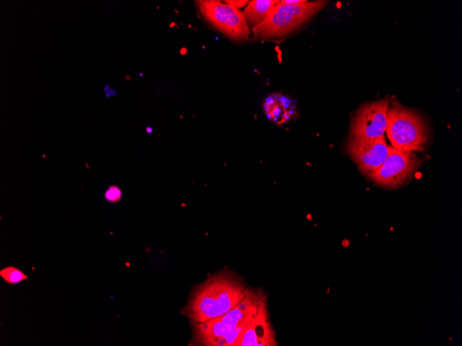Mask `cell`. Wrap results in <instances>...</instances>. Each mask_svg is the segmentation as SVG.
<instances>
[{"label": "cell", "mask_w": 462, "mask_h": 346, "mask_svg": "<svg viewBox=\"0 0 462 346\" xmlns=\"http://www.w3.org/2000/svg\"><path fill=\"white\" fill-rule=\"evenodd\" d=\"M225 2L239 9V8H241L246 4H248L249 1H225Z\"/></svg>", "instance_id": "cell-14"}, {"label": "cell", "mask_w": 462, "mask_h": 346, "mask_svg": "<svg viewBox=\"0 0 462 346\" xmlns=\"http://www.w3.org/2000/svg\"><path fill=\"white\" fill-rule=\"evenodd\" d=\"M248 289L240 276L223 269L194 289L181 312L191 323L207 321L233 309L244 298Z\"/></svg>", "instance_id": "cell-1"}, {"label": "cell", "mask_w": 462, "mask_h": 346, "mask_svg": "<svg viewBox=\"0 0 462 346\" xmlns=\"http://www.w3.org/2000/svg\"><path fill=\"white\" fill-rule=\"evenodd\" d=\"M346 151L360 171L369 177L385 161L389 146L384 135L375 140L349 137L346 144Z\"/></svg>", "instance_id": "cell-8"}, {"label": "cell", "mask_w": 462, "mask_h": 346, "mask_svg": "<svg viewBox=\"0 0 462 346\" xmlns=\"http://www.w3.org/2000/svg\"><path fill=\"white\" fill-rule=\"evenodd\" d=\"M263 107L268 118L276 124L287 123L293 120L297 113L292 99L280 93L269 95Z\"/></svg>", "instance_id": "cell-10"}, {"label": "cell", "mask_w": 462, "mask_h": 346, "mask_svg": "<svg viewBox=\"0 0 462 346\" xmlns=\"http://www.w3.org/2000/svg\"><path fill=\"white\" fill-rule=\"evenodd\" d=\"M307 1V0H281V3L286 4H298Z\"/></svg>", "instance_id": "cell-15"}, {"label": "cell", "mask_w": 462, "mask_h": 346, "mask_svg": "<svg viewBox=\"0 0 462 346\" xmlns=\"http://www.w3.org/2000/svg\"><path fill=\"white\" fill-rule=\"evenodd\" d=\"M386 132L392 147L402 152L423 151L429 137L421 115L398 100H391L389 104Z\"/></svg>", "instance_id": "cell-4"}, {"label": "cell", "mask_w": 462, "mask_h": 346, "mask_svg": "<svg viewBox=\"0 0 462 346\" xmlns=\"http://www.w3.org/2000/svg\"><path fill=\"white\" fill-rule=\"evenodd\" d=\"M0 276L10 285H17L28 279L21 270L14 266H8L0 270Z\"/></svg>", "instance_id": "cell-12"}, {"label": "cell", "mask_w": 462, "mask_h": 346, "mask_svg": "<svg viewBox=\"0 0 462 346\" xmlns=\"http://www.w3.org/2000/svg\"><path fill=\"white\" fill-rule=\"evenodd\" d=\"M266 295L249 289L244 298L227 313L203 323H191L189 345L239 346L241 338L258 314Z\"/></svg>", "instance_id": "cell-2"}, {"label": "cell", "mask_w": 462, "mask_h": 346, "mask_svg": "<svg viewBox=\"0 0 462 346\" xmlns=\"http://www.w3.org/2000/svg\"><path fill=\"white\" fill-rule=\"evenodd\" d=\"M392 97L362 104L351 119L349 137L375 140L384 135L387 126V110Z\"/></svg>", "instance_id": "cell-7"}, {"label": "cell", "mask_w": 462, "mask_h": 346, "mask_svg": "<svg viewBox=\"0 0 462 346\" xmlns=\"http://www.w3.org/2000/svg\"><path fill=\"white\" fill-rule=\"evenodd\" d=\"M329 3L318 0L286 4L279 1L266 18L250 30V41L280 42L302 28Z\"/></svg>", "instance_id": "cell-3"}, {"label": "cell", "mask_w": 462, "mask_h": 346, "mask_svg": "<svg viewBox=\"0 0 462 346\" xmlns=\"http://www.w3.org/2000/svg\"><path fill=\"white\" fill-rule=\"evenodd\" d=\"M275 332L270 322L267 299L244 331L239 346H275Z\"/></svg>", "instance_id": "cell-9"}, {"label": "cell", "mask_w": 462, "mask_h": 346, "mask_svg": "<svg viewBox=\"0 0 462 346\" xmlns=\"http://www.w3.org/2000/svg\"><path fill=\"white\" fill-rule=\"evenodd\" d=\"M203 19L230 41L243 43L248 40L250 30L243 13L237 8L219 1H196Z\"/></svg>", "instance_id": "cell-5"}, {"label": "cell", "mask_w": 462, "mask_h": 346, "mask_svg": "<svg viewBox=\"0 0 462 346\" xmlns=\"http://www.w3.org/2000/svg\"><path fill=\"white\" fill-rule=\"evenodd\" d=\"M104 198L110 203L118 202L122 198V191L118 186L111 185L106 189Z\"/></svg>", "instance_id": "cell-13"}, {"label": "cell", "mask_w": 462, "mask_h": 346, "mask_svg": "<svg viewBox=\"0 0 462 346\" xmlns=\"http://www.w3.org/2000/svg\"><path fill=\"white\" fill-rule=\"evenodd\" d=\"M279 2V0L249 1L242 13L250 30L261 23Z\"/></svg>", "instance_id": "cell-11"}, {"label": "cell", "mask_w": 462, "mask_h": 346, "mask_svg": "<svg viewBox=\"0 0 462 346\" xmlns=\"http://www.w3.org/2000/svg\"><path fill=\"white\" fill-rule=\"evenodd\" d=\"M423 161L412 152H402L389 146L385 161L369 178L383 188L395 189L407 182Z\"/></svg>", "instance_id": "cell-6"}]
</instances>
